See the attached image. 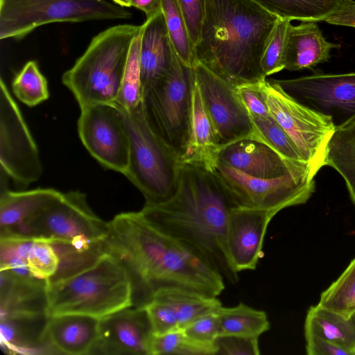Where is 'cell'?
Here are the masks:
<instances>
[{"mask_svg": "<svg viewBox=\"0 0 355 355\" xmlns=\"http://www.w3.org/2000/svg\"><path fill=\"white\" fill-rule=\"evenodd\" d=\"M173 52L163 13L146 19L140 45L141 88L166 75L172 65Z\"/></svg>", "mask_w": 355, "mask_h": 355, "instance_id": "cell-21", "label": "cell"}, {"mask_svg": "<svg viewBox=\"0 0 355 355\" xmlns=\"http://www.w3.org/2000/svg\"><path fill=\"white\" fill-rule=\"evenodd\" d=\"M181 329L188 336L202 342L213 343L220 335L216 311L197 318Z\"/></svg>", "mask_w": 355, "mask_h": 355, "instance_id": "cell-42", "label": "cell"}, {"mask_svg": "<svg viewBox=\"0 0 355 355\" xmlns=\"http://www.w3.org/2000/svg\"><path fill=\"white\" fill-rule=\"evenodd\" d=\"M62 192L52 188L13 191L0 195V236L15 232L35 212L58 198Z\"/></svg>", "mask_w": 355, "mask_h": 355, "instance_id": "cell-24", "label": "cell"}, {"mask_svg": "<svg viewBox=\"0 0 355 355\" xmlns=\"http://www.w3.org/2000/svg\"><path fill=\"white\" fill-rule=\"evenodd\" d=\"M280 18L301 21H324L343 0H254Z\"/></svg>", "mask_w": 355, "mask_h": 355, "instance_id": "cell-29", "label": "cell"}, {"mask_svg": "<svg viewBox=\"0 0 355 355\" xmlns=\"http://www.w3.org/2000/svg\"><path fill=\"white\" fill-rule=\"evenodd\" d=\"M141 33L132 43L122 84L115 103L126 111L134 110L141 101L139 62Z\"/></svg>", "mask_w": 355, "mask_h": 355, "instance_id": "cell-36", "label": "cell"}, {"mask_svg": "<svg viewBox=\"0 0 355 355\" xmlns=\"http://www.w3.org/2000/svg\"><path fill=\"white\" fill-rule=\"evenodd\" d=\"M216 355L214 343L202 342L193 339L182 329H177L164 334H154L150 355Z\"/></svg>", "mask_w": 355, "mask_h": 355, "instance_id": "cell-34", "label": "cell"}, {"mask_svg": "<svg viewBox=\"0 0 355 355\" xmlns=\"http://www.w3.org/2000/svg\"><path fill=\"white\" fill-rule=\"evenodd\" d=\"M266 90L270 114L291 139L315 177L325 166L328 144L336 126L332 116L302 104L273 80H266Z\"/></svg>", "mask_w": 355, "mask_h": 355, "instance_id": "cell-11", "label": "cell"}, {"mask_svg": "<svg viewBox=\"0 0 355 355\" xmlns=\"http://www.w3.org/2000/svg\"><path fill=\"white\" fill-rule=\"evenodd\" d=\"M59 264L53 245L49 241L34 239L27 260L31 273L36 278L49 281L56 274Z\"/></svg>", "mask_w": 355, "mask_h": 355, "instance_id": "cell-38", "label": "cell"}, {"mask_svg": "<svg viewBox=\"0 0 355 355\" xmlns=\"http://www.w3.org/2000/svg\"><path fill=\"white\" fill-rule=\"evenodd\" d=\"M279 18L254 0H205L196 62L235 86L265 80L261 58Z\"/></svg>", "mask_w": 355, "mask_h": 355, "instance_id": "cell-3", "label": "cell"}, {"mask_svg": "<svg viewBox=\"0 0 355 355\" xmlns=\"http://www.w3.org/2000/svg\"><path fill=\"white\" fill-rule=\"evenodd\" d=\"M108 222L89 206L86 195L79 191L62 195L28 218L7 236H28L60 245L66 250L100 256L105 252L104 241Z\"/></svg>", "mask_w": 355, "mask_h": 355, "instance_id": "cell-6", "label": "cell"}, {"mask_svg": "<svg viewBox=\"0 0 355 355\" xmlns=\"http://www.w3.org/2000/svg\"><path fill=\"white\" fill-rule=\"evenodd\" d=\"M12 89L17 98L28 107L36 106L49 97L46 79L33 60L28 62L16 74Z\"/></svg>", "mask_w": 355, "mask_h": 355, "instance_id": "cell-35", "label": "cell"}, {"mask_svg": "<svg viewBox=\"0 0 355 355\" xmlns=\"http://www.w3.org/2000/svg\"><path fill=\"white\" fill-rule=\"evenodd\" d=\"M216 354L259 355V337L239 335H220L214 341Z\"/></svg>", "mask_w": 355, "mask_h": 355, "instance_id": "cell-40", "label": "cell"}, {"mask_svg": "<svg viewBox=\"0 0 355 355\" xmlns=\"http://www.w3.org/2000/svg\"><path fill=\"white\" fill-rule=\"evenodd\" d=\"M162 8L175 52L185 64L193 68L196 64L194 47L178 1L162 0Z\"/></svg>", "mask_w": 355, "mask_h": 355, "instance_id": "cell-33", "label": "cell"}, {"mask_svg": "<svg viewBox=\"0 0 355 355\" xmlns=\"http://www.w3.org/2000/svg\"><path fill=\"white\" fill-rule=\"evenodd\" d=\"M305 339L309 355H354L350 350L317 336H308Z\"/></svg>", "mask_w": 355, "mask_h": 355, "instance_id": "cell-44", "label": "cell"}, {"mask_svg": "<svg viewBox=\"0 0 355 355\" xmlns=\"http://www.w3.org/2000/svg\"><path fill=\"white\" fill-rule=\"evenodd\" d=\"M116 5L122 7H130V0H112Z\"/></svg>", "mask_w": 355, "mask_h": 355, "instance_id": "cell-47", "label": "cell"}, {"mask_svg": "<svg viewBox=\"0 0 355 355\" xmlns=\"http://www.w3.org/2000/svg\"><path fill=\"white\" fill-rule=\"evenodd\" d=\"M152 300L164 302L173 310L180 329L202 315L216 311L222 306L217 297L180 288L161 289Z\"/></svg>", "mask_w": 355, "mask_h": 355, "instance_id": "cell-28", "label": "cell"}, {"mask_svg": "<svg viewBox=\"0 0 355 355\" xmlns=\"http://www.w3.org/2000/svg\"><path fill=\"white\" fill-rule=\"evenodd\" d=\"M116 106L130 141L129 163L124 175L142 193L145 205H157L168 200L178 187L180 157L150 128L144 116L141 101L130 111Z\"/></svg>", "mask_w": 355, "mask_h": 355, "instance_id": "cell-7", "label": "cell"}, {"mask_svg": "<svg viewBox=\"0 0 355 355\" xmlns=\"http://www.w3.org/2000/svg\"><path fill=\"white\" fill-rule=\"evenodd\" d=\"M218 181L234 207L268 210L304 204L315 191V180L309 165L295 167L273 178H259L212 161L204 166Z\"/></svg>", "mask_w": 355, "mask_h": 355, "instance_id": "cell-9", "label": "cell"}, {"mask_svg": "<svg viewBox=\"0 0 355 355\" xmlns=\"http://www.w3.org/2000/svg\"><path fill=\"white\" fill-rule=\"evenodd\" d=\"M144 306L148 311L154 334L160 335L180 329L175 312L166 304L152 300Z\"/></svg>", "mask_w": 355, "mask_h": 355, "instance_id": "cell-41", "label": "cell"}, {"mask_svg": "<svg viewBox=\"0 0 355 355\" xmlns=\"http://www.w3.org/2000/svg\"><path fill=\"white\" fill-rule=\"evenodd\" d=\"M352 319L353 322H354V324L355 325V313L352 316Z\"/></svg>", "mask_w": 355, "mask_h": 355, "instance_id": "cell-48", "label": "cell"}, {"mask_svg": "<svg viewBox=\"0 0 355 355\" xmlns=\"http://www.w3.org/2000/svg\"><path fill=\"white\" fill-rule=\"evenodd\" d=\"M291 21L279 17L275 26L261 61L266 77L285 69L287 37Z\"/></svg>", "mask_w": 355, "mask_h": 355, "instance_id": "cell-37", "label": "cell"}, {"mask_svg": "<svg viewBox=\"0 0 355 355\" xmlns=\"http://www.w3.org/2000/svg\"><path fill=\"white\" fill-rule=\"evenodd\" d=\"M47 315H85L102 319L134 306L130 275L114 255L67 277L47 282Z\"/></svg>", "mask_w": 355, "mask_h": 355, "instance_id": "cell-4", "label": "cell"}, {"mask_svg": "<svg viewBox=\"0 0 355 355\" xmlns=\"http://www.w3.org/2000/svg\"><path fill=\"white\" fill-rule=\"evenodd\" d=\"M194 83L193 68L185 64L174 51L166 75L141 88V105L147 123L181 161L189 141Z\"/></svg>", "mask_w": 355, "mask_h": 355, "instance_id": "cell-8", "label": "cell"}, {"mask_svg": "<svg viewBox=\"0 0 355 355\" xmlns=\"http://www.w3.org/2000/svg\"><path fill=\"white\" fill-rule=\"evenodd\" d=\"M131 17L129 10L107 0H0V39H20L54 22Z\"/></svg>", "mask_w": 355, "mask_h": 355, "instance_id": "cell-10", "label": "cell"}, {"mask_svg": "<svg viewBox=\"0 0 355 355\" xmlns=\"http://www.w3.org/2000/svg\"><path fill=\"white\" fill-rule=\"evenodd\" d=\"M131 6L143 11L146 19L162 12V0H130Z\"/></svg>", "mask_w": 355, "mask_h": 355, "instance_id": "cell-46", "label": "cell"}, {"mask_svg": "<svg viewBox=\"0 0 355 355\" xmlns=\"http://www.w3.org/2000/svg\"><path fill=\"white\" fill-rule=\"evenodd\" d=\"M193 70L220 149L238 140L253 138L252 118L236 86L199 62Z\"/></svg>", "mask_w": 355, "mask_h": 355, "instance_id": "cell-14", "label": "cell"}, {"mask_svg": "<svg viewBox=\"0 0 355 355\" xmlns=\"http://www.w3.org/2000/svg\"><path fill=\"white\" fill-rule=\"evenodd\" d=\"M273 80L294 98L309 102L320 112L338 109L349 117L355 114V72Z\"/></svg>", "mask_w": 355, "mask_h": 355, "instance_id": "cell-16", "label": "cell"}, {"mask_svg": "<svg viewBox=\"0 0 355 355\" xmlns=\"http://www.w3.org/2000/svg\"><path fill=\"white\" fill-rule=\"evenodd\" d=\"M142 26L117 25L95 36L83 55L62 76L80 107L115 104L133 40Z\"/></svg>", "mask_w": 355, "mask_h": 355, "instance_id": "cell-5", "label": "cell"}, {"mask_svg": "<svg viewBox=\"0 0 355 355\" xmlns=\"http://www.w3.org/2000/svg\"><path fill=\"white\" fill-rule=\"evenodd\" d=\"M250 116L254 128L252 139L263 142L289 162L307 164L291 139L270 114Z\"/></svg>", "mask_w": 355, "mask_h": 355, "instance_id": "cell-31", "label": "cell"}, {"mask_svg": "<svg viewBox=\"0 0 355 355\" xmlns=\"http://www.w3.org/2000/svg\"><path fill=\"white\" fill-rule=\"evenodd\" d=\"M219 150L210 117L195 78L191 101L190 137L182 162L206 166L215 159Z\"/></svg>", "mask_w": 355, "mask_h": 355, "instance_id": "cell-25", "label": "cell"}, {"mask_svg": "<svg viewBox=\"0 0 355 355\" xmlns=\"http://www.w3.org/2000/svg\"><path fill=\"white\" fill-rule=\"evenodd\" d=\"M324 21L333 25L355 28V1L343 0L340 8Z\"/></svg>", "mask_w": 355, "mask_h": 355, "instance_id": "cell-45", "label": "cell"}, {"mask_svg": "<svg viewBox=\"0 0 355 355\" xmlns=\"http://www.w3.org/2000/svg\"><path fill=\"white\" fill-rule=\"evenodd\" d=\"M100 320L78 314L49 317L44 340L52 354H92L98 338Z\"/></svg>", "mask_w": 355, "mask_h": 355, "instance_id": "cell-19", "label": "cell"}, {"mask_svg": "<svg viewBox=\"0 0 355 355\" xmlns=\"http://www.w3.org/2000/svg\"><path fill=\"white\" fill-rule=\"evenodd\" d=\"M47 282L0 270V316L47 314Z\"/></svg>", "mask_w": 355, "mask_h": 355, "instance_id": "cell-20", "label": "cell"}, {"mask_svg": "<svg viewBox=\"0 0 355 355\" xmlns=\"http://www.w3.org/2000/svg\"><path fill=\"white\" fill-rule=\"evenodd\" d=\"M216 313L220 335L259 337L270 329V322L265 311L253 309L243 302L233 307L221 306Z\"/></svg>", "mask_w": 355, "mask_h": 355, "instance_id": "cell-30", "label": "cell"}, {"mask_svg": "<svg viewBox=\"0 0 355 355\" xmlns=\"http://www.w3.org/2000/svg\"><path fill=\"white\" fill-rule=\"evenodd\" d=\"M0 164L1 172L23 188L38 180L42 174L37 146L3 79L0 82Z\"/></svg>", "mask_w": 355, "mask_h": 355, "instance_id": "cell-12", "label": "cell"}, {"mask_svg": "<svg viewBox=\"0 0 355 355\" xmlns=\"http://www.w3.org/2000/svg\"><path fill=\"white\" fill-rule=\"evenodd\" d=\"M318 304L346 318L355 313V258L321 293Z\"/></svg>", "mask_w": 355, "mask_h": 355, "instance_id": "cell-32", "label": "cell"}, {"mask_svg": "<svg viewBox=\"0 0 355 355\" xmlns=\"http://www.w3.org/2000/svg\"><path fill=\"white\" fill-rule=\"evenodd\" d=\"M46 313L0 316L1 344L15 354H52L44 340Z\"/></svg>", "mask_w": 355, "mask_h": 355, "instance_id": "cell-23", "label": "cell"}, {"mask_svg": "<svg viewBox=\"0 0 355 355\" xmlns=\"http://www.w3.org/2000/svg\"><path fill=\"white\" fill-rule=\"evenodd\" d=\"M215 161L259 178L282 176L288 171L307 164H295L282 157L263 142L246 138L220 148Z\"/></svg>", "mask_w": 355, "mask_h": 355, "instance_id": "cell-18", "label": "cell"}, {"mask_svg": "<svg viewBox=\"0 0 355 355\" xmlns=\"http://www.w3.org/2000/svg\"><path fill=\"white\" fill-rule=\"evenodd\" d=\"M339 44L328 42L315 21H302L288 28L285 57V69L301 71L312 69L327 62L333 49Z\"/></svg>", "mask_w": 355, "mask_h": 355, "instance_id": "cell-22", "label": "cell"}, {"mask_svg": "<svg viewBox=\"0 0 355 355\" xmlns=\"http://www.w3.org/2000/svg\"><path fill=\"white\" fill-rule=\"evenodd\" d=\"M193 47L198 43L205 14V0H177Z\"/></svg>", "mask_w": 355, "mask_h": 355, "instance_id": "cell-43", "label": "cell"}, {"mask_svg": "<svg viewBox=\"0 0 355 355\" xmlns=\"http://www.w3.org/2000/svg\"><path fill=\"white\" fill-rule=\"evenodd\" d=\"M78 132L89 154L103 167L125 175L130 141L119 107L98 104L80 108Z\"/></svg>", "mask_w": 355, "mask_h": 355, "instance_id": "cell-13", "label": "cell"}, {"mask_svg": "<svg viewBox=\"0 0 355 355\" xmlns=\"http://www.w3.org/2000/svg\"><path fill=\"white\" fill-rule=\"evenodd\" d=\"M277 214L272 211L234 207L227 229V245L237 272L254 270L260 259L268 226Z\"/></svg>", "mask_w": 355, "mask_h": 355, "instance_id": "cell-17", "label": "cell"}, {"mask_svg": "<svg viewBox=\"0 0 355 355\" xmlns=\"http://www.w3.org/2000/svg\"><path fill=\"white\" fill-rule=\"evenodd\" d=\"M325 166L341 175L355 205V114L336 126L328 144Z\"/></svg>", "mask_w": 355, "mask_h": 355, "instance_id": "cell-26", "label": "cell"}, {"mask_svg": "<svg viewBox=\"0 0 355 355\" xmlns=\"http://www.w3.org/2000/svg\"><path fill=\"white\" fill-rule=\"evenodd\" d=\"M266 80L236 86V92L250 115H270L266 90Z\"/></svg>", "mask_w": 355, "mask_h": 355, "instance_id": "cell-39", "label": "cell"}, {"mask_svg": "<svg viewBox=\"0 0 355 355\" xmlns=\"http://www.w3.org/2000/svg\"><path fill=\"white\" fill-rule=\"evenodd\" d=\"M153 335L144 306L124 309L100 320L92 354L150 355Z\"/></svg>", "mask_w": 355, "mask_h": 355, "instance_id": "cell-15", "label": "cell"}, {"mask_svg": "<svg viewBox=\"0 0 355 355\" xmlns=\"http://www.w3.org/2000/svg\"><path fill=\"white\" fill-rule=\"evenodd\" d=\"M304 336H317L334 343L355 355V325L352 318H346L318 304L307 311Z\"/></svg>", "mask_w": 355, "mask_h": 355, "instance_id": "cell-27", "label": "cell"}, {"mask_svg": "<svg viewBox=\"0 0 355 355\" xmlns=\"http://www.w3.org/2000/svg\"><path fill=\"white\" fill-rule=\"evenodd\" d=\"M234 206L207 167L182 162L176 191L168 200L139 211L153 227L188 246L234 284L239 275L230 260L227 229Z\"/></svg>", "mask_w": 355, "mask_h": 355, "instance_id": "cell-2", "label": "cell"}, {"mask_svg": "<svg viewBox=\"0 0 355 355\" xmlns=\"http://www.w3.org/2000/svg\"><path fill=\"white\" fill-rule=\"evenodd\" d=\"M108 224L105 250L128 270L133 306H144L166 288L212 297L225 289V279L218 271L192 249L153 227L139 211L121 213Z\"/></svg>", "mask_w": 355, "mask_h": 355, "instance_id": "cell-1", "label": "cell"}]
</instances>
